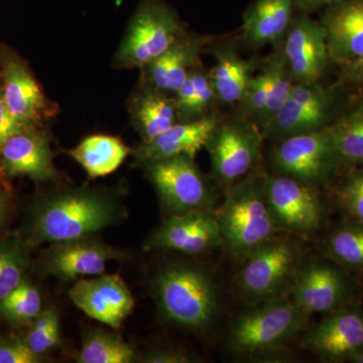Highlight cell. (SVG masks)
Segmentation results:
<instances>
[{
    "label": "cell",
    "instance_id": "9",
    "mask_svg": "<svg viewBox=\"0 0 363 363\" xmlns=\"http://www.w3.org/2000/svg\"><path fill=\"white\" fill-rule=\"evenodd\" d=\"M336 107L333 90L319 82L294 83L285 104L262 126V135L279 142L290 136L326 130L337 116Z\"/></svg>",
    "mask_w": 363,
    "mask_h": 363
},
{
    "label": "cell",
    "instance_id": "28",
    "mask_svg": "<svg viewBox=\"0 0 363 363\" xmlns=\"http://www.w3.org/2000/svg\"><path fill=\"white\" fill-rule=\"evenodd\" d=\"M325 257L345 269H363V224L351 220L336 227L323 243Z\"/></svg>",
    "mask_w": 363,
    "mask_h": 363
},
{
    "label": "cell",
    "instance_id": "34",
    "mask_svg": "<svg viewBox=\"0 0 363 363\" xmlns=\"http://www.w3.org/2000/svg\"><path fill=\"white\" fill-rule=\"evenodd\" d=\"M336 199L351 220L363 224V166L350 169L338 186Z\"/></svg>",
    "mask_w": 363,
    "mask_h": 363
},
{
    "label": "cell",
    "instance_id": "12",
    "mask_svg": "<svg viewBox=\"0 0 363 363\" xmlns=\"http://www.w3.org/2000/svg\"><path fill=\"white\" fill-rule=\"evenodd\" d=\"M290 295L291 300L309 316L326 314L348 305L353 286L346 269L328 257L302 260Z\"/></svg>",
    "mask_w": 363,
    "mask_h": 363
},
{
    "label": "cell",
    "instance_id": "4",
    "mask_svg": "<svg viewBox=\"0 0 363 363\" xmlns=\"http://www.w3.org/2000/svg\"><path fill=\"white\" fill-rule=\"evenodd\" d=\"M309 317L285 296L255 303L233 320L227 346L240 357L277 352L304 330Z\"/></svg>",
    "mask_w": 363,
    "mask_h": 363
},
{
    "label": "cell",
    "instance_id": "31",
    "mask_svg": "<svg viewBox=\"0 0 363 363\" xmlns=\"http://www.w3.org/2000/svg\"><path fill=\"white\" fill-rule=\"evenodd\" d=\"M42 311V295L28 279L0 301V315L14 324L32 323Z\"/></svg>",
    "mask_w": 363,
    "mask_h": 363
},
{
    "label": "cell",
    "instance_id": "43",
    "mask_svg": "<svg viewBox=\"0 0 363 363\" xmlns=\"http://www.w3.org/2000/svg\"><path fill=\"white\" fill-rule=\"evenodd\" d=\"M0 175H4V172H2L1 167H0Z\"/></svg>",
    "mask_w": 363,
    "mask_h": 363
},
{
    "label": "cell",
    "instance_id": "26",
    "mask_svg": "<svg viewBox=\"0 0 363 363\" xmlns=\"http://www.w3.org/2000/svg\"><path fill=\"white\" fill-rule=\"evenodd\" d=\"M216 65L211 72L215 95L224 104L240 102L252 79V65L230 49L217 50Z\"/></svg>",
    "mask_w": 363,
    "mask_h": 363
},
{
    "label": "cell",
    "instance_id": "33",
    "mask_svg": "<svg viewBox=\"0 0 363 363\" xmlns=\"http://www.w3.org/2000/svg\"><path fill=\"white\" fill-rule=\"evenodd\" d=\"M30 324L26 342L38 355L40 357L59 345L60 320L55 308L42 310Z\"/></svg>",
    "mask_w": 363,
    "mask_h": 363
},
{
    "label": "cell",
    "instance_id": "11",
    "mask_svg": "<svg viewBox=\"0 0 363 363\" xmlns=\"http://www.w3.org/2000/svg\"><path fill=\"white\" fill-rule=\"evenodd\" d=\"M267 198L281 231L308 236L323 224L326 210L315 186L279 173L267 176Z\"/></svg>",
    "mask_w": 363,
    "mask_h": 363
},
{
    "label": "cell",
    "instance_id": "6",
    "mask_svg": "<svg viewBox=\"0 0 363 363\" xmlns=\"http://www.w3.org/2000/svg\"><path fill=\"white\" fill-rule=\"evenodd\" d=\"M145 166L160 201L169 215L214 211L217 201L215 189L192 157H172Z\"/></svg>",
    "mask_w": 363,
    "mask_h": 363
},
{
    "label": "cell",
    "instance_id": "41",
    "mask_svg": "<svg viewBox=\"0 0 363 363\" xmlns=\"http://www.w3.org/2000/svg\"><path fill=\"white\" fill-rule=\"evenodd\" d=\"M9 201H7V196L4 191L0 189V233H1L4 227L6 226L7 218H9Z\"/></svg>",
    "mask_w": 363,
    "mask_h": 363
},
{
    "label": "cell",
    "instance_id": "37",
    "mask_svg": "<svg viewBox=\"0 0 363 363\" xmlns=\"http://www.w3.org/2000/svg\"><path fill=\"white\" fill-rule=\"evenodd\" d=\"M30 126L32 125H26V124L20 123L11 113L9 109L7 108L6 101H4L2 90H0V147H1L2 143L6 142L7 138L26 130V128H30Z\"/></svg>",
    "mask_w": 363,
    "mask_h": 363
},
{
    "label": "cell",
    "instance_id": "16",
    "mask_svg": "<svg viewBox=\"0 0 363 363\" xmlns=\"http://www.w3.org/2000/svg\"><path fill=\"white\" fill-rule=\"evenodd\" d=\"M283 52L294 83L319 82L330 61L323 26L298 11L286 32Z\"/></svg>",
    "mask_w": 363,
    "mask_h": 363
},
{
    "label": "cell",
    "instance_id": "3",
    "mask_svg": "<svg viewBox=\"0 0 363 363\" xmlns=\"http://www.w3.org/2000/svg\"><path fill=\"white\" fill-rule=\"evenodd\" d=\"M155 298L167 321L191 330H204L220 311V293L213 279L201 267L173 264L154 281Z\"/></svg>",
    "mask_w": 363,
    "mask_h": 363
},
{
    "label": "cell",
    "instance_id": "32",
    "mask_svg": "<svg viewBox=\"0 0 363 363\" xmlns=\"http://www.w3.org/2000/svg\"><path fill=\"white\" fill-rule=\"evenodd\" d=\"M266 68L269 71L271 88H269L266 108L259 119L262 128L269 123L274 114L285 104L294 84L290 67L284 52L274 55L269 59Z\"/></svg>",
    "mask_w": 363,
    "mask_h": 363
},
{
    "label": "cell",
    "instance_id": "19",
    "mask_svg": "<svg viewBox=\"0 0 363 363\" xmlns=\"http://www.w3.org/2000/svg\"><path fill=\"white\" fill-rule=\"evenodd\" d=\"M0 167L4 175L26 176L39 182L52 180L57 176L49 140L32 126L2 143Z\"/></svg>",
    "mask_w": 363,
    "mask_h": 363
},
{
    "label": "cell",
    "instance_id": "18",
    "mask_svg": "<svg viewBox=\"0 0 363 363\" xmlns=\"http://www.w3.org/2000/svg\"><path fill=\"white\" fill-rule=\"evenodd\" d=\"M322 11L330 61L341 67L363 58V0H343Z\"/></svg>",
    "mask_w": 363,
    "mask_h": 363
},
{
    "label": "cell",
    "instance_id": "29",
    "mask_svg": "<svg viewBox=\"0 0 363 363\" xmlns=\"http://www.w3.org/2000/svg\"><path fill=\"white\" fill-rule=\"evenodd\" d=\"M80 363H131L135 350L121 336L108 331H91L83 339L77 358Z\"/></svg>",
    "mask_w": 363,
    "mask_h": 363
},
{
    "label": "cell",
    "instance_id": "15",
    "mask_svg": "<svg viewBox=\"0 0 363 363\" xmlns=\"http://www.w3.org/2000/svg\"><path fill=\"white\" fill-rule=\"evenodd\" d=\"M69 298L88 317L117 329L133 312L135 300L118 274H98L81 279L69 291Z\"/></svg>",
    "mask_w": 363,
    "mask_h": 363
},
{
    "label": "cell",
    "instance_id": "7",
    "mask_svg": "<svg viewBox=\"0 0 363 363\" xmlns=\"http://www.w3.org/2000/svg\"><path fill=\"white\" fill-rule=\"evenodd\" d=\"M264 138L248 119L219 123L216 126L204 147L211 160L214 179L224 190L257 169Z\"/></svg>",
    "mask_w": 363,
    "mask_h": 363
},
{
    "label": "cell",
    "instance_id": "13",
    "mask_svg": "<svg viewBox=\"0 0 363 363\" xmlns=\"http://www.w3.org/2000/svg\"><path fill=\"white\" fill-rule=\"evenodd\" d=\"M303 344L322 362H352L363 350V310L348 304L326 313Z\"/></svg>",
    "mask_w": 363,
    "mask_h": 363
},
{
    "label": "cell",
    "instance_id": "1",
    "mask_svg": "<svg viewBox=\"0 0 363 363\" xmlns=\"http://www.w3.org/2000/svg\"><path fill=\"white\" fill-rule=\"evenodd\" d=\"M125 216L118 200L100 191L71 189L43 196L28 214L30 247L89 238Z\"/></svg>",
    "mask_w": 363,
    "mask_h": 363
},
{
    "label": "cell",
    "instance_id": "36",
    "mask_svg": "<svg viewBox=\"0 0 363 363\" xmlns=\"http://www.w3.org/2000/svg\"><path fill=\"white\" fill-rule=\"evenodd\" d=\"M40 358L26 337L11 336L0 340V363H38Z\"/></svg>",
    "mask_w": 363,
    "mask_h": 363
},
{
    "label": "cell",
    "instance_id": "5",
    "mask_svg": "<svg viewBox=\"0 0 363 363\" xmlns=\"http://www.w3.org/2000/svg\"><path fill=\"white\" fill-rule=\"evenodd\" d=\"M301 262L300 247L295 241L274 236L243 260L236 284L252 304L284 296L292 286Z\"/></svg>",
    "mask_w": 363,
    "mask_h": 363
},
{
    "label": "cell",
    "instance_id": "17",
    "mask_svg": "<svg viewBox=\"0 0 363 363\" xmlns=\"http://www.w3.org/2000/svg\"><path fill=\"white\" fill-rule=\"evenodd\" d=\"M123 257L111 245L90 238L52 243L40 260L42 271L64 281L104 274L106 264Z\"/></svg>",
    "mask_w": 363,
    "mask_h": 363
},
{
    "label": "cell",
    "instance_id": "42",
    "mask_svg": "<svg viewBox=\"0 0 363 363\" xmlns=\"http://www.w3.org/2000/svg\"><path fill=\"white\" fill-rule=\"evenodd\" d=\"M354 363H363V350L352 360Z\"/></svg>",
    "mask_w": 363,
    "mask_h": 363
},
{
    "label": "cell",
    "instance_id": "10",
    "mask_svg": "<svg viewBox=\"0 0 363 363\" xmlns=\"http://www.w3.org/2000/svg\"><path fill=\"white\" fill-rule=\"evenodd\" d=\"M178 16L161 2L143 4L131 21L117 61L125 67L149 66L183 35Z\"/></svg>",
    "mask_w": 363,
    "mask_h": 363
},
{
    "label": "cell",
    "instance_id": "35",
    "mask_svg": "<svg viewBox=\"0 0 363 363\" xmlns=\"http://www.w3.org/2000/svg\"><path fill=\"white\" fill-rule=\"evenodd\" d=\"M269 88H271L269 74L267 68H264L260 75L250 79L245 96L241 100L248 116L257 117L259 121L267 106Z\"/></svg>",
    "mask_w": 363,
    "mask_h": 363
},
{
    "label": "cell",
    "instance_id": "30",
    "mask_svg": "<svg viewBox=\"0 0 363 363\" xmlns=\"http://www.w3.org/2000/svg\"><path fill=\"white\" fill-rule=\"evenodd\" d=\"M30 245L25 238L11 234L0 240V301L23 279L30 266Z\"/></svg>",
    "mask_w": 363,
    "mask_h": 363
},
{
    "label": "cell",
    "instance_id": "40",
    "mask_svg": "<svg viewBox=\"0 0 363 363\" xmlns=\"http://www.w3.org/2000/svg\"><path fill=\"white\" fill-rule=\"evenodd\" d=\"M341 1L343 0H295V11L310 14L315 11H323L327 7Z\"/></svg>",
    "mask_w": 363,
    "mask_h": 363
},
{
    "label": "cell",
    "instance_id": "25",
    "mask_svg": "<svg viewBox=\"0 0 363 363\" xmlns=\"http://www.w3.org/2000/svg\"><path fill=\"white\" fill-rule=\"evenodd\" d=\"M342 166H363V96L339 111L327 128Z\"/></svg>",
    "mask_w": 363,
    "mask_h": 363
},
{
    "label": "cell",
    "instance_id": "22",
    "mask_svg": "<svg viewBox=\"0 0 363 363\" xmlns=\"http://www.w3.org/2000/svg\"><path fill=\"white\" fill-rule=\"evenodd\" d=\"M4 83L2 94L11 113L26 125L39 121L47 109L45 98L21 61L7 60L4 66Z\"/></svg>",
    "mask_w": 363,
    "mask_h": 363
},
{
    "label": "cell",
    "instance_id": "2",
    "mask_svg": "<svg viewBox=\"0 0 363 363\" xmlns=\"http://www.w3.org/2000/svg\"><path fill=\"white\" fill-rule=\"evenodd\" d=\"M267 175L257 169L225 191L214 210L223 247L242 262L255 250L281 233L267 198Z\"/></svg>",
    "mask_w": 363,
    "mask_h": 363
},
{
    "label": "cell",
    "instance_id": "23",
    "mask_svg": "<svg viewBox=\"0 0 363 363\" xmlns=\"http://www.w3.org/2000/svg\"><path fill=\"white\" fill-rule=\"evenodd\" d=\"M201 42L181 35L171 48L147 66L150 83L157 92L175 93L196 67Z\"/></svg>",
    "mask_w": 363,
    "mask_h": 363
},
{
    "label": "cell",
    "instance_id": "14",
    "mask_svg": "<svg viewBox=\"0 0 363 363\" xmlns=\"http://www.w3.org/2000/svg\"><path fill=\"white\" fill-rule=\"evenodd\" d=\"M223 247L214 211L169 215L145 242L147 250H172L188 255H203Z\"/></svg>",
    "mask_w": 363,
    "mask_h": 363
},
{
    "label": "cell",
    "instance_id": "38",
    "mask_svg": "<svg viewBox=\"0 0 363 363\" xmlns=\"http://www.w3.org/2000/svg\"><path fill=\"white\" fill-rule=\"evenodd\" d=\"M143 362L147 363H187L190 362V357L187 353L173 348H164L150 352L145 357Z\"/></svg>",
    "mask_w": 363,
    "mask_h": 363
},
{
    "label": "cell",
    "instance_id": "21",
    "mask_svg": "<svg viewBox=\"0 0 363 363\" xmlns=\"http://www.w3.org/2000/svg\"><path fill=\"white\" fill-rule=\"evenodd\" d=\"M295 0H255L243 13L242 35L248 45H278L285 39Z\"/></svg>",
    "mask_w": 363,
    "mask_h": 363
},
{
    "label": "cell",
    "instance_id": "24",
    "mask_svg": "<svg viewBox=\"0 0 363 363\" xmlns=\"http://www.w3.org/2000/svg\"><path fill=\"white\" fill-rule=\"evenodd\" d=\"M130 149L121 140L111 135L86 138L69 155L84 168L90 178L109 175L121 166Z\"/></svg>",
    "mask_w": 363,
    "mask_h": 363
},
{
    "label": "cell",
    "instance_id": "39",
    "mask_svg": "<svg viewBox=\"0 0 363 363\" xmlns=\"http://www.w3.org/2000/svg\"><path fill=\"white\" fill-rule=\"evenodd\" d=\"M341 81L344 84L353 85L363 91V58L341 66Z\"/></svg>",
    "mask_w": 363,
    "mask_h": 363
},
{
    "label": "cell",
    "instance_id": "27",
    "mask_svg": "<svg viewBox=\"0 0 363 363\" xmlns=\"http://www.w3.org/2000/svg\"><path fill=\"white\" fill-rule=\"evenodd\" d=\"M133 116L136 128L143 136V143L152 142L157 135L178 123L180 118L175 99L157 91L138 98Z\"/></svg>",
    "mask_w": 363,
    "mask_h": 363
},
{
    "label": "cell",
    "instance_id": "20",
    "mask_svg": "<svg viewBox=\"0 0 363 363\" xmlns=\"http://www.w3.org/2000/svg\"><path fill=\"white\" fill-rule=\"evenodd\" d=\"M219 123L217 117L204 116L174 124L152 142L143 143L135 150L136 159L145 164L177 156L195 159Z\"/></svg>",
    "mask_w": 363,
    "mask_h": 363
},
{
    "label": "cell",
    "instance_id": "8",
    "mask_svg": "<svg viewBox=\"0 0 363 363\" xmlns=\"http://www.w3.org/2000/svg\"><path fill=\"white\" fill-rule=\"evenodd\" d=\"M277 143L272 162L279 173L315 187L328 185L342 167L340 155L327 128Z\"/></svg>",
    "mask_w": 363,
    "mask_h": 363
}]
</instances>
